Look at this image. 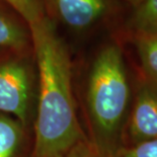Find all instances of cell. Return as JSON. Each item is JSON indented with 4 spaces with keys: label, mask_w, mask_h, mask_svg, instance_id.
Wrapping results in <instances>:
<instances>
[{
    "label": "cell",
    "mask_w": 157,
    "mask_h": 157,
    "mask_svg": "<svg viewBox=\"0 0 157 157\" xmlns=\"http://www.w3.org/2000/svg\"><path fill=\"white\" fill-rule=\"evenodd\" d=\"M29 29L40 76L33 157H62L85 140L72 94L69 53L48 16Z\"/></svg>",
    "instance_id": "obj_1"
},
{
    "label": "cell",
    "mask_w": 157,
    "mask_h": 157,
    "mask_svg": "<svg viewBox=\"0 0 157 157\" xmlns=\"http://www.w3.org/2000/svg\"><path fill=\"white\" fill-rule=\"evenodd\" d=\"M130 84L122 47L117 42L102 46L89 72L87 103L102 157H116L118 138L130 102Z\"/></svg>",
    "instance_id": "obj_2"
},
{
    "label": "cell",
    "mask_w": 157,
    "mask_h": 157,
    "mask_svg": "<svg viewBox=\"0 0 157 157\" xmlns=\"http://www.w3.org/2000/svg\"><path fill=\"white\" fill-rule=\"evenodd\" d=\"M123 0H45L47 16L70 31L84 33L121 14Z\"/></svg>",
    "instance_id": "obj_3"
},
{
    "label": "cell",
    "mask_w": 157,
    "mask_h": 157,
    "mask_svg": "<svg viewBox=\"0 0 157 157\" xmlns=\"http://www.w3.org/2000/svg\"><path fill=\"white\" fill-rule=\"evenodd\" d=\"M15 53L0 62V111L8 113L25 124L28 118L31 69L21 56Z\"/></svg>",
    "instance_id": "obj_4"
},
{
    "label": "cell",
    "mask_w": 157,
    "mask_h": 157,
    "mask_svg": "<svg viewBox=\"0 0 157 157\" xmlns=\"http://www.w3.org/2000/svg\"><path fill=\"white\" fill-rule=\"evenodd\" d=\"M130 146L157 140V85L143 76L129 118Z\"/></svg>",
    "instance_id": "obj_5"
},
{
    "label": "cell",
    "mask_w": 157,
    "mask_h": 157,
    "mask_svg": "<svg viewBox=\"0 0 157 157\" xmlns=\"http://www.w3.org/2000/svg\"><path fill=\"white\" fill-rule=\"evenodd\" d=\"M31 47L29 25L13 9L0 1V49L21 53Z\"/></svg>",
    "instance_id": "obj_6"
},
{
    "label": "cell",
    "mask_w": 157,
    "mask_h": 157,
    "mask_svg": "<svg viewBox=\"0 0 157 157\" xmlns=\"http://www.w3.org/2000/svg\"><path fill=\"white\" fill-rule=\"evenodd\" d=\"M126 29L129 35H157V0H143L131 8Z\"/></svg>",
    "instance_id": "obj_7"
},
{
    "label": "cell",
    "mask_w": 157,
    "mask_h": 157,
    "mask_svg": "<svg viewBox=\"0 0 157 157\" xmlns=\"http://www.w3.org/2000/svg\"><path fill=\"white\" fill-rule=\"evenodd\" d=\"M143 76L157 85V35H132Z\"/></svg>",
    "instance_id": "obj_8"
},
{
    "label": "cell",
    "mask_w": 157,
    "mask_h": 157,
    "mask_svg": "<svg viewBox=\"0 0 157 157\" xmlns=\"http://www.w3.org/2000/svg\"><path fill=\"white\" fill-rule=\"evenodd\" d=\"M21 138V127L11 118L0 116V157H12Z\"/></svg>",
    "instance_id": "obj_9"
},
{
    "label": "cell",
    "mask_w": 157,
    "mask_h": 157,
    "mask_svg": "<svg viewBox=\"0 0 157 157\" xmlns=\"http://www.w3.org/2000/svg\"><path fill=\"white\" fill-rule=\"evenodd\" d=\"M13 9L29 26L47 17L45 0H0Z\"/></svg>",
    "instance_id": "obj_10"
},
{
    "label": "cell",
    "mask_w": 157,
    "mask_h": 157,
    "mask_svg": "<svg viewBox=\"0 0 157 157\" xmlns=\"http://www.w3.org/2000/svg\"><path fill=\"white\" fill-rule=\"evenodd\" d=\"M116 157H157V140L123 148Z\"/></svg>",
    "instance_id": "obj_11"
},
{
    "label": "cell",
    "mask_w": 157,
    "mask_h": 157,
    "mask_svg": "<svg viewBox=\"0 0 157 157\" xmlns=\"http://www.w3.org/2000/svg\"><path fill=\"white\" fill-rule=\"evenodd\" d=\"M62 157H102L96 150L92 143L87 140H83L76 144L72 149H70L67 153H65Z\"/></svg>",
    "instance_id": "obj_12"
},
{
    "label": "cell",
    "mask_w": 157,
    "mask_h": 157,
    "mask_svg": "<svg viewBox=\"0 0 157 157\" xmlns=\"http://www.w3.org/2000/svg\"><path fill=\"white\" fill-rule=\"evenodd\" d=\"M123 1L125 2L127 5H129L131 8H134L137 5H139L143 0H123Z\"/></svg>",
    "instance_id": "obj_13"
}]
</instances>
